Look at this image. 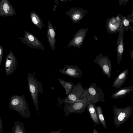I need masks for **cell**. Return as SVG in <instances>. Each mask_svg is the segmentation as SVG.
Listing matches in <instances>:
<instances>
[{
  "mask_svg": "<svg viewBox=\"0 0 133 133\" xmlns=\"http://www.w3.org/2000/svg\"><path fill=\"white\" fill-rule=\"evenodd\" d=\"M133 109L132 105L128 106L122 108L114 106L113 108L114 113V124L116 128L124 123L131 116Z\"/></svg>",
  "mask_w": 133,
  "mask_h": 133,
  "instance_id": "1",
  "label": "cell"
},
{
  "mask_svg": "<svg viewBox=\"0 0 133 133\" xmlns=\"http://www.w3.org/2000/svg\"><path fill=\"white\" fill-rule=\"evenodd\" d=\"M24 33L23 37H18L22 42L31 48L45 51L42 43L33 34L26 31H24Z\"/></svg>",
  "mask_w": 133,
  "mask_h": 133,
  "instance_id": "2",
  "label": "cell"
},
{
  "mask_svg": "<svg viewBox=\"0 0 133 133\" xmlns=\"http://www.w3.org/2000/svg\"><path fill=\"white\" fill-rule=\"evenodd\" d=\"M94 61L100 66L104 75L110 78L111 74V63L108 56H104L100 54L96 56Z\"/></svg>",
  "mask_w": 133,
  "mask_h": 133,
  "instance_id": "3",
  "label": "cell"
},
{
  "mask_svg": "<svg viewBox=\"0 0 133 133\" xmlns=\"http://www.w3.org/2000/svg\"><path fill=\"white\" fill-rule=\"evenodd\" d=\"M99 88H97L96 84L92 83L88 90L85 91L84 96H87L86 97H88L87 98L88 100L94 103L98 101L104 102V95L101 89Z\"/></svg>",
  "mask_w": 133,
  "mask_h": 133,
  "instance_id": "4",
  "label": "cell"
},
{
  "mask_svg": "<svg viewBox=\"0 0 133 133\" xmlns=\"http://www.w3.org/2000/svg\"><path fill=\"white\" fill-rule=\"evenodd\" d=\"M88 30V28H81L75 34L73 38L69 42L66 48L71 46L79 49L82 44Z\"/></svg>",
  "mask_w": 133,
  "mask_h": 133,
  "instance_id": "5",
  "label": "cell"
},
{
  "mask_svg": "<svg viewBox=\"0 0 133 133\" xmlns=\"http://www.w3.org/2000/svg\"><path fill=\"white\" fill-rule=\"evenodd\" d=\"M17 61V57L10 49L9 53L6 56L5 64V72L7 75L15 72L18 63Z\"/></svg>",
  "mask_w": 133,
  "mask_h": 133,
  "instance_id": "6",
  "label": "cell"
},
{
  "mask_svg": "<svg viewBox=\"0 0 133 133\" xmlns=\"http://www.w3.org/2000/svg\"><path fill=\"white\" fill-rule=\"evenodd\" d=\"M88 11L85 9L78 7H73L70 9L65 14L69 16L74 24L81 20Z\"/></svg>",
  "mask_w": 133,
  "mask_h": 133,
  "instance_id": "7",
  "label": "cell"
},
{
  "mask_svg": "<svg viewBox=\"0 0 133 133\" xmlns=\"http://www.w3.org/2000/svg\"><path fill=\"white\" fill-rule=\"evenodd\" d=\"M16 13L14 8L9 0H0V16L13 17Z\"/></svg>",
  "mask_w": 133,
  "mask_h": 133,
  "instance_id": "8",
  "label": "cell"
},
{
  "mask_svg": "<svg viewBox=\"0 0 133 133\" xmlns=\"http://www.w3.org/2000/svg\"><path fill=\"white\" fill-rule=\"evenodd\" d=\"M58 71L64 74L72 77L80 78L82 76V70L77 65H65L64 68L59 70Z\"/></svg>",
  "mask_w": 133,
  "mask_h": 133,
  "instance_id": "9",
  "label": "cell"
},
{
  "mask_svg": "<svg viewBox=\"0 0 133 133\" xmlns=\"http://www.w3.org/2000/svg\"><path fill=\"white\" fill-rule=\"evenodd\" d=\"M116 48L117 60L118 64L121 62L124 51V43L123 40L124 31L122 27L121 26L118 31Z\"/></svg>",
  "mask_w": 133,
  "mask_h": 133,
  "instance_id": "10",
  "label": "cell"
},
{
  "mask_svg": "<svg viewBox=\"0 0 133 133\" xmlns=\"http://www.w3.org/2000/svg\"><path fill=\"white\" fill-rule=\"evenodd\" d=\"M80 85H78L77 90H76V87L75 86L74 88L75 90L73 88L71 93L67 95V98L66 100V101L71 103L77 102L78 99L82 97V96H84L85 94H83L85 93V91H84V90L83 89L82 87L80 86L78 91Z\"/></svg>",
  "mask_w": 133,
  "mask_h": 133,
  "instance_id": "11",
  "label": "cell"
},
{
  "mask_svg": "<svg viewBox=\"0 0 133 133\" xmlns=\"http://www.w3.org/2000/svg\"><path fill=\"white\" fill-rule=\"evenodd\" d=\"M56 33L50 21L47 22V38L52 50H54L56 43Z\"/></svg>",
  "mask_w": 133,
  "mask_h": 133,
  "instance_id": "12",
  "label": "cell"
},
{
  "mask_svg": "<svg viewBox=\"0 0 133 133\" xmlns=\"http://www.w3.org/2000/svg\"><path fill=\"white\" fill-rule=\"evenodd\" d=\"M128 70L127 69L120 74L114 81L112 87L116 89L121 88L124 84L127 78Z\"/></svg>",
  "mask_w": 133,
  "mask_h": 133,
  "instance_id": "13",
  "label": "cell"
},
{
  "mask_svg": "<svg viewBox=\"0 0 133 133\" xmlns=\"http://www.w3.org/2000/svg\"><path fill=\"white\" fill-rule=\"evenodd\" d=\"M133 91V85L125 87L118 90L112 96L111 98L117 99L124 98L126 95Z\"/></svg>",
  "mask_w": 133,
  "mask_h": 133,
  "instance_id": "14",
  "label": "cell"
},
{
  "mask_svg": "<svg viewBox=\"0 0 133 133\" xmlns=\"http://www.w3.org/2000/svg\"><path fill=\"white\" fill-rule=\"evenodd\" d=\"M87 109L92 120L96 124L99 125L101 122L98 116L96 108L90 100H89L88 102Z\"/></svg>",
  "mask_w": 133,
  "mask_h": 133,
  "instance_id": "15",
  "label": "cell"
},
{
  "mask_svg": "<svg viewBox=\"0 0 133 133\" xmlns=\"http://www.w3.org/2000/svg\"><path fill=\"white\" fill-rule=\"evenodd\" d=\"M30 17L32 23L39 29L42 30L44 24L39 14L32 10L30 13Z\"/></svg>",
  "mask_w": 133,
  "mask_h": 133,
  "instance_id": "16",
  "label": "cell"
},
{
  "mask_svg": "<svg viewBox=\"0 0 133 133\" xmlns=\"http://www.w3.org/2000/svg\"><path fill=\"white\" fill-rule=\"evenodd\" d=\"M119 23L115 21V19L112 18L109 19L107 22L106 28L108 32L112 34L117 30L119 31Z\"/></svg>",
  "mask_w": 133,
  "mask_h": 133,
  "instance_id": "17",
  "label": "cell"
},
{
  "mask_svg": "<svg viewBox=\"0 0 133 133\" xmlns=\"http://www.w3.org/2000/svg\"><path fill=\"white\" fill-rule=\"evenodd\" d=\"M58 80L66 90V94L68 95L70 94L75 86L73 84L70 82L65 81L60 78H58Z\"/></svg>",
  "mask_w": 133,
  "mask_h": 133,
  "instance_id": "18",
  "label": "cell"
},
{
  "mask_svg": "<svg viewBox=\"0 0 133 133\" xmlns=\"http://www.w3.org/2000/svg\"><path fill=\"white\" fill-rule=\"evenodd\" d=\"M96 109L101 123L105 129L107 130V128L101 107L99 106H98L96 107Z\"/></svg>",
  "mask_w": 133,
  "mask_h": 133,
  "instance_id": "19",
  "label": "cell"
},
{
  "mask_svg": "<svg viewBox=\"0 0 133 133\" xmlns=\"http://www.w3.org/2000/svg\"><path fill=\"white\" fill-rule=\"evenodd\" d=\"M72 105V112H78V111H79L82 108H84V102H76Z\"/></svg>",
  "mask_w": 133,
  "mask_h": 133,
  "instance_id": "20",
  "label": "cell"
},
{
  "mask_svg": "<svg viewBox=\"0 0 133 133\" xmlns=\"http://www.w3.org/2000/svg\"><path fill=\"white\" fill-rule=\"evenodd\" d=\"M3 53V48L2 45H0V66L1 63Z\"/></svg>",
  "mask_w": 133,
  "mask_h": 133,
  "instance_id": "21",
  "label": "cell"
},
{
  "mask_svg": "<svg viewBox=\"0 0 133 133\" xmlns=\"http://www.w3.org/2000/svg\"><path fill=\"white\" fill-rule=\"evenodd\" d=\"M19 102L18 99H14L11 102V104L13 105H17Z\"/></svg>",
  "mask_w": 133,
  "mask_h": 133,
  "instance_id": "22",
  "label": "cell"
},
{
  "mask_svg": "<svg viewBox=\"0 0 133 133\" xmlns=\"http://www.w3.org/2000/svg\"><path fill=\"white\" fill-rule=\"evenodd\" d=\"M30 91L32 93H34L35 91V87L34 85H30Z\"/></svg>",
  "mask_w": 133,
  "mask_h": 133,
  "instance_id": "23",
  "label": "cell"
},
{
  "mask_svg": "<svg viewBox=\"0 0 133 133\" xmlns=\"http://www.w3.org/2000/svg\"><path fill=\"white\" fill-rule=\"evenodd\" d=\"M123 23L124 26H127L129 25V22L128 20L125 19L123 21Z\"/></svg>",
  "mask_w": 133,
  "mask_h": 133,
  "instance_id": "24",
  "label": "cell"
},
{
  "mask_svg": "<svg viewBox=\"0 0 133 133\" xmlns=\"http://www.w3.org/2000/svg\"><path fill=\"white\" fill-rule=\"evenodd\" d=\"M130 57L133 61V50H131L130 51Z\"/></svg>",
  "mask_w": 133,
  "mask_h": 133,
  "instance_id": "25",
  "label": "cell"
},
{
  "mask_svg": "<svg viewBox=\"0 0 133 133\" xmlns=\"http://www.w3.org/2000/svg\"><path fill=\"white\" fill-rule=\"evenodd\" d=\"M93 133H99L98 132L97 130H96L95 129H94L93 130Z\"/></svg>",
  "mask_w": 133,
  "mask_h": 133,
  "instance_id": "26",
  "label": "cell"
},
{
  "mask_svg": "<svg viewBox=\"0 0 133 133\" xmlns=\"http://www.w3.org/2000/svg\"><path fill=\"white\" fill-rule=\"evenodd\" d=\"M132 81H133V79Z\"/></svg>",
  "mask_w": 133,
  "mask_h": 133,
  "instance_id": "27",
  "label": "cell"
}]
</instances>
